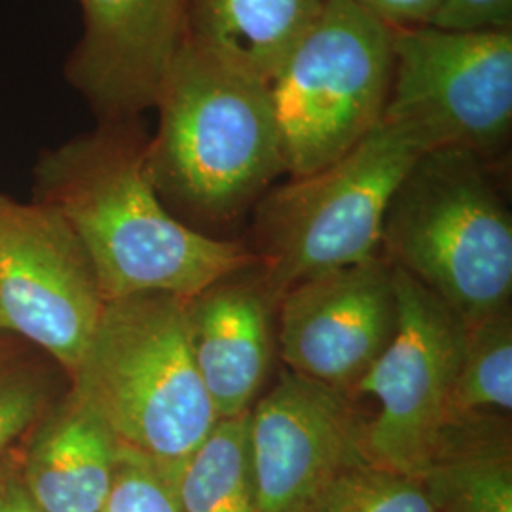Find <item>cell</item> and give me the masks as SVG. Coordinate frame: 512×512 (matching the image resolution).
I'll list each match as a JSON object with an SVG mask.
<instances>
[{
  "instance_id": "cell-1",
  "label": "cell",
  "mask_w": 512,
  "mask_h": 512,
  "mask_svg": "<svg viewBox=\"0 0 512 512\" xmlns=\"http://www.w3.org/2000/svg\"><path fill=\"white\" fill-rule=\"evenodd\" d=\"M37 202L73 228L105 302L131 294L192 298L258 266L238 241L203 234L171 215L152 181L135 122H101L37 165Z\"/></svg>"
},
{
  "instance_id": "cell-2",
  "label": "cell",
  "mask_w": 512,
  "mask_h": 512,
  "mask_svg": "<svg viewBox=\"0 0 512 512\" xmlns=\"http://www.w3.org/2000/svg\"><path fill=\"white\" fill-rule=\"evenodd\" d=\"M69 376L71 395L118 446L152 461L169 480L219 421L194 359L184 296L107 300Z\"/></svg>"
},
{
  "instance_id": "cell-3",
  "label": "cell",
  "mask_w": 512,
  "mask_h": 512,
  "mask_svg": "<svg viewBox=\"0 0 512 512\" xmlns=\"http://www.w3.org/2000/svg\"><path fill=\"white\" fill-rule=\"evenodd\" d=\"M147 141L158 194L205 222H230L287 173L268 84L236 73L188 40L165 78Z\"/></svg>"
},
{
  "instance_id": "cell-4",
  "label": "cell",
  "mask_w": 512,
  "mask_h": 512,
  "mask_svg": "<svg viewBox=\"0 0 512 512\" xmlns=\"http://www.w3.org/2000/svg\"><path fill=\"white\" fill-rule=\"evenodd\" d=\"M492 167L469 150H427L393 194L382 226V255L465 327L511 310L512 217Z\"/></svg>"
},
{
  "instance_id": "cell-5",
  "label": "cell",
  "mask_w": 512,
  "mask_h": 512,
  "mask_svg": "<svg viewBox=\"0 0 512 512\" xmlns=\"http://www.w3.org/2000/svg\"><path fill=\"white\" fill-rule=\"evenodd\" d=\"M420 129L385 120L336 162L256 203L258 266L277 304L293 285L382 255L389 202L421 154Z\"/></svg>"
},
{
  "instance_id": "cell-6",
  "label": "cell",
  "mask_w": 512,
  "mask_h": 512,
  "mask_svg": "<svg viewBox=\"0 0 512 512\" xmlns=\"http://www.w3.org/2000/svg\"><path fill=\"white\" fill-rule=\"evenodd\" d=\"M395 29L351 0L319 18L268 84L291 179L342 158L384 118Z\"/></svg>"
},
{
  "instance_id": "cell-7",
  "label": "cell",
  "mask_w": 512,
  "mask_h": 512,
  "mask_svg": "<svg viewBox=\"0 0 512 512\" xmlns=\"http://www.w3.org/2000/svg\"><path fill=\"white\" fill-rule=\"evenodd\" d=\"M397 329L351 399L376 403L363 421L361 448L368 463L403 475L427 473L452 425V395L467 327L440 298L393 264Z\"/></svg>"
},
{
  "instance_id": "cell-8",
  "label": "cell",
  "mask_w": 512,
  "mask_h": 512,
  "mask_svg": "<svg viewBox=\"0 0 512 512\" xmlns=\"http://www.w3.org/2000/svg\"><path fill=\"white\" fill-rule=\"evenodd\" d=\"M384 118L495 164L511 141L512 33L395 29Z\"/></svg>"
},
{
  "instance_id": "cell-9",
  "label": "cell",
  "mask_w": 512,
  "mask_h": 512,
  "mask_svg": "<svg viewBox=\"0 0 512 512\" xmlns=\"http://www.w3.org/2000/svg\"><path fill=\"white\" fill-rule=\"evenodd\" d=\"M105 298L73 228L44 203L0 192V334H16L73 372Z\"/></svg>"
},
{
  "instance_id": "cell-10",
  "label": "cell",
  "mask_w": 512,
  "mask_h": 512,
  "mask_svg": "<svg viewBox=\"0 0 512 512\" xmlns=\"http://www.w3.org/2000/svg\"><path fill=\"white\" fill-rule=\"evenodd\" d=\"M277 304L283 363L351 399L397 329L393 264L380 255L313 275L281 294Z\"/></svg>"
},
{
  "instance_id": "cell-11",
  "label": "cell",
  "mask_w": 512,
  "mask_h": 512,
  "mask_svg": "<svg viewBox=\"0 0 512 512\" xmlns=\"http://www.w3.org/2000/svg\"><path fill=\"white\" fill-rule=\"evenodd\" d=\"M348 395L291 370L249 412L258 512H311L330 484L366 461Z\"/></svg>"
},
{
  "instance_id": "cell-12",
  "label": "cell",
  "mask_w": 512,
  "mask_h": 512,
  "mask_svg": "<svg viewBox=\"0 0 512 512\" xmlns=\"http://www.w3.org/2000/svg\"><path fill=\"white\" fill-rule=\"evenodd\" d=\"M84 35L67 76L101 122L154 109L188 40V0H80Z\"/></svg>"
},
{
  "instance_id": "cell-13",
  "label": "cell",
  "mask_w": 512,
  "mask_h": 512,
  "mask_svg": "<svg viewBox=\"0 0 512 512\" xmlns=\"http://www.w3.org/2000/svg\"><path fill=\"white\" fill-rule=\"evenodd\" d=\"M228 277L188 298L196 366L219 420L253 408L272 355V294L260 281Z\"/></svg>"
},
{
  "instance_id": "cell-14",
  "label": "cell",
  "mask_w": 512,
  "mask_h": 512,
  "mask_svg": "<svg viewBox=\"0 0 512 512\" xmlns=\"http://www.w3.org/2000/svg\"><path fill=\"white\" fill-rule=\"evenodd\" d=\"M118 448L107 425L69 393L38 425L19 476L46 512H103Z\"/></svg>"
},
{
  "instance_id": "cell-15",
  "label": "cell",
  "mask_w": 512,
  "mask_h": 512,
  "mask_svg": "<svg viewBox=\"0 0 512 512\" xmlns=\"http://www.w3.org/2000/svg\"><path fill=\"white\" fill-rule=\"evenodd\" d=\"M325 0H188V42L220 65L270 84Z\"/></svg>"
},
{
  "instance_id": "cell-16",
  "label": "cell",
  "mask_w": 512,
  "mask_h": 512,
  "mask_svg": "<svg viewBox=\"0 0 512 512\" xmlns=\"http://www.w3.org/2000/svg\"><path fill=\"white\" fill-rule=\"evenodd\" d=\"M421 482L439 512H512L509 427L495 416L454 421Z\"/></svg>"
},
{
  "instance_id": "cell-17",
  "label": "cell",
  "mask_w": 512,
  "mask_h": 512,
  "mask_svg": "<svg viewBox=\"0 0 512 512\" xmlns=\"http://www.w3.org/2000/svg\"><path fill=\"white\" fill-rule=\"evenodd\" d=\"M249 412L217 421L177 469L171 484L181 511L258 512Z\"/></svg>"
},
{
  "instance_id": "cell-18",
  "label": "cell",
  "mask_w": 512,
  "mask_h": 512,
  "mask_svg": "<svg viewBox=\"0 0 512 512\" xmlns=\"http://www.w3.org/2000/svg\"><path fill=\"white\" fill-rule=\"evenodd\" d=\"M512 319L501 311L467 327L465 349L452 395V423L473 416L511 414Z\"/></svg>"
},
{
  "instance_id": "cell-19",
  "label": "cell",
  "mask_w": 512,
  "mask_h": 512,
  "mask_svg": "<svg viewBox=\"0 0 512 512\" xmlns=\"http://www.w3.org/2000/svg\"><path fill=\"white\" fill-rule=\"evenodd\" d=\"M311 512H439L421 478L361 461L344 471Z\"/></svg>"
},
{
  "instance_id": "cell-20",
  "label": "cell",
  "mask_w": 512,
  "mask_h": 512,
  "mask_svg": "<svg viewBox=\"0 0 512 512\" xmlns=\"http://www.w3.org/2000/svg\"><path fill=\"white\" fill-rule=\"evenodd\" d=\"M48 403L46 376L0 348V456L44 418Z\"/></svg>"
},
{
  "instance_id": "cell-21",
  "label": "cell",
  "mask_w": 512,
  "mask_h": 512,
  "mask_svg": "<svg viewBox=\"0 0 512 512\" xmlns=\"http://www.w3.org/2000/svg\"><path fill=\"white\" fill-rule=\"evenodd\" d=\"M103 512H183L169 476L152 461L118 448L116 471Z\"/></svg>"
},
{
  "instance_id": "cell-22",
  "label": "cell",
  "mask_w": 512,
  "mask_h": 512,
  "mask_svg": "<svg viewBox=\"0 0 512 512\" xmlns=\"http://www.w3.org/2000/svg\"><path fill=\"white\" fill-rule=\"evenodd\" d=\"M429 25L452 33H512V0H442Z\"/></svg>"
},
{
  "instance_id": "cell-23",
  "label": "cell",
  "mask_w": 512,
  "mask_h": 512,
  "mask_svg": "<svg viewBox=\"0 0 512 512\" xmlns=\"http://www.w3.org/2000/svg\"><path fill=\"white\" fill-rule=\"evenodd\" d=\"M393 29L429 25L442 0H351Z\"/></svg>"
},
{
  "instance_id": "cell-24",
  "label": "cell",
  "mask_w": 512,
  "mask_h": 512,
  "mask_svg": "<svg viewBox=\"0 0 512 512\" xmlns=\"http://www.w3.org/2000/svg\"><path fill=\"white\" fill-rule=\"evenodd\" d=\"M0 512H46L27 492L21 476L0 478Z\"/></svg>"
}]
</instances>
